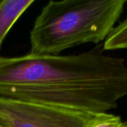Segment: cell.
I'll list each match as a JSON object with an SVG mask.
<instances>
[{
    "label": "cell",
    "instance_id": "7a4b0ae2",
    "mask_svg": "<svg viewBox=\"0 0 127 127\" xmlns=\"http://www.w3.org/2000/svg\"><path fill=\"white\" fill-rule=\"evenodd\" d=\"M105 114L0 97V124L4 127H93Z\"/></svg>",
    "mask_w": 127,
    "mask_h": 127
},
{
    "label": "cell",
    "instance_id": "8992f818",
    "mask_svg": "<svg viewBox=\"0 0 127 127\" xmlns=\"http://www.w3.org/2000/svg\"><path fill=\"white\" fill-rule=\"evenodd\" d=\"M127 127V121L123 122V124H122V127Z\"/></svg>",
    "mask_w": 127,
    "mask_h": 127
},
{
    "label": "cell",
    "instance_id": "6da1fadb",
    "mask_svg": "<svg viewBox=\"0 0 127 127\" xmlns=\"http://www.w3.org/2000/svg\"><path fill=\"white\" fill-rule=\"evenodd\" d=\"M127 0L50 1L30 32L31 53L60 55L85 43L105 41Z\"/></svg>",
    "mask_w": 127,
    "mask_h": 127
},
{
    "label": "cell",
    "instance_id": "277c9868",
    "mask_svg": "<svg viewBox=\"0 0 127 127\" xmlns=\"http://www.w3.org/2000/svg\"><path fill=\"white\" fill-rule=\"evenodd\" d=\"M103 51L127 49V18L114 27L103 45Z\"/></svg>",
    "mask_w": 127,
    "mask_h": 127
},
{
    "label": "cell",
    "instance_id": "3957f363",
    "mask_svg": "<svg viewBox=\"0 0 127 127\" xmlns=\"http://www.w3.org/2000/svg\"><path fill=\"white\" fill-rule=\"evenodd\" d=\"M33 0L0 1V48L6 36Z\"/></svg>",
    "mask_w": 127,
    "mask_h": 127
},
{
    "label": "cell",
    "instance_id": "5b68a950",
    "mask_svg": "<svg viewBox=\"0 0 127 127\" xmlns=\"http://www.w3.org/2000/svg\"><path fill=\"white\" fill-rule=\"evenodd\" d=\"M123 121L119 116L106 113L103 118L93 127H121Z\"/></svg>",
    "mask_w": 127,
    "mask_h": 127
},
{
    "label": "cell",
    "instance_id": "52a82bcc",
    "mask_svg": "<svg viewBox=\"0 0 127 127\" xmlns=\"http://www.w3.org/2000/svg\"><path fill=\"white\" fill-rule=\"evenodd\" d=\"M0 127H4V126H2L1 124H0Z\"/></svg>",
    "mask_w": 127,
    "mask_h": 127
}]
</instances>
